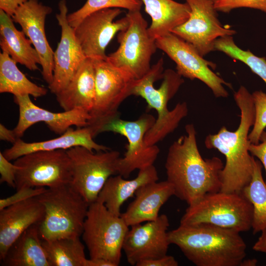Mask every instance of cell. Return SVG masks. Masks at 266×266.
<instances>
[{"label":"cell","mask_w":266,"mask_h":266,"mask_svg":"<svg viewBox=\"0 0 266 266\" xmlns=\"http://www.w3.org/2000/svg\"><path fill=\"white\" fill-rule=\"evenodd\" d=\"M185 131L186 134L169 146L165 166L174 196L190 205L207 194L220 191L221 172L224 166L218 157H202L193 124L186 125Z\"/></svg>","instance_id":"1"},{"label":"cell","mask_w":266,"mask_h":266,"mask_svg":"<svg viewBox=\"0 0 266 266\" xmlns=\"http://www.w3.org/2000/svg\"><path fill=\"white\" fill-rule=\"evenodd\" d=\"M234 99L240 111V121L234 132L222 127L217 133L208 135L205 147L215 149L223 154L226 163L221 172L220 191L241 193L249 184L253 171L254 156L248 150L250 143L249 132L255 119V109L252 94L241 86L234 94Z\"/></svg>","instance_id":"2"},{"label":"cell","mask_w":266,"mask_h":266,"mask_svg":"<svg viewBox=\"0 0 266 266\" xmlns=\"http://www.w3.org/2000/svg\"><path fill=\"white\" fill-rule=\"evenodd\" d=\"M239 233L206 224H180L168 232V238L196 266H238L246 249Z\"/></svg>","instance_id":"3"},{"label":"cell","mask_w":266,"mask_h":266,"mask_svg":"<svg viewBox=\"0 0 266 266\" xmlns=\"http://www.w3.org/2000/svg\"><path fill=\"white\" fill-rule=\"evenodd\" d=\"M184 82L182 77L174 70H164L163 58L151 66L144 76L135 80L132 95L143 98L147 103V109H155L158 113L155 123L144 136L146 146L155 145L163 140L187 115L186 102L178 103L171 110L167 108L168 101Z\"/></svg>","instance_id":"4"},{"label":"cell","mask_w":266,"mask_h":266,"mask_svg":"<svg viewBox=\"0 0 266 266\" xmlns=\"http://www.w3.org/2000/svg\"><path fill=\"white\" fill-rule=\"evenodd\" d=\"M36 197L45 209L38 224L41 239L82 235L89 204L70 184L47 188Z\"/></svg>","instance_id":"5"},{"label":"cell","mask_w":266,"mask_h":266,"mask_svg":"<svg viewBox=\"0 0 266 266\" xmlns=\"http://www.w3.org/2000/svg\"><path fill=\"white\" fill-rule=\"evenodd\" d=\"M253 206L241 193L219 191L189 205L180 224H206L238 232L251 229Z\"/></svg>","instance_id":"6"},{"label":"cell","mask_w":266,"mask_h":266,"mask_svg":"<svg viewBox=\"0 0 266 266\" xmlns=\"http://www.w3.org/2000/svg\"><path fill=\"white\" fill-rule=\"evenodd\" d=\"M93 59L95 69L96 95L87 127L95 137L100 133L103 125L120 116L119 107L127 97L132 95L136 79L107 60Z\"/></svg>","instance_id":"7"},{"label":"cell","mask_w":266,"mask_h":266,"mask_svg":"<svg viewBox=\"0 0 266 266\" xmlns=\"http://www.w3.org/2000/svg\"><path fill=\"white\" fill-rule=\"evenodd\" d=\"M129 227L102 203L96 200L90 204L82 234L90 258L103 259L118 266Z\"/></svg>","instance_id":"8"},{"label":"cell","mask_w":266,"mask_h":266,"mask_svg":"<svg viewBox=\"0 0 266 266\" xmlns=\"http://www.w3.org/2000/svg\"><path fill=\"white\" fill-rule=\"evenodd\" d=\"M129 24L117 34L118 49L107 55V60L138 79L150 69V61L158 48L150 36L148 24L140 10L128 11Z\"/></svg>","instance_id":"9"},{"label":"cell","mask_w":266,"mask_h":266,"mask_svg":"<svg viewBox=\"0 0 266 266\" xmlns=\"http://www.w3.org/2000/svg\"><path fill=\"white\" fill-rule=\"evenodd\" d=\"M66 151L71 166L70 185L90 204L97 200L107 179L117 174L120 152L109 150L95 153L82 146Z\"/></svg>","instance_id":"10"},{"label":"cell","mask_w":266,"mask_h":266,"mask_svg":"<svg viewBox=\"0 0 266 266\" xmlns=\"http://www.w3.org/2000/svg\"><path fill=\"white\" fill-rule=\"evenodd\" d=\"M14 163L19 167L16 190L26 187L53 188L71 183V163L66 150L32 152Z\"/></svg>","instance_id":"11"},{"label":"cell","mask_w":266,"mask_h":266,"mask_svg":"<svg viewBox=\"0 0 266 266\" xmlns=\"http://www.w3.org/2000/svg\"><path fill=\"white\" fill-rule=\"evenodd\" d=\"M156 121L151 114L144 113L134 121L124 120L118 116L101 128L100 133L110 132L126 137L128 141L127 151L117 162V174L127 178L135 169L153 166L160 152L156 145L147 146L144 142L146 133Z\"/></svg>","instance_id":"12"},{"label":"cell","mask_w":266,"mask_h":266,"mask_svg":"<svg viewBox=\"0 0 266 266\" xmlns=\"http://www.w3.org/2000/svg\"><path fill=\"white\" fill-rule=\"evenodd\" d=\"M156 43L174 62L176 72L182 77L200 80L216 98L228 96L224 85L232 88V85L214 73L210 67L214 69L216 65L204 59L190 43L171 33L156 39Z\"/></svg>","instance_id":"13"},{"label":"cell","mask_w":266,"mask_h":266,"mask_svg":"<svg viewBox=\"0 0 266 266\" xmlns=\"http://www.w3.org/2000/svg\"><path fill=\"white\" fill-rule=\"evenodd\" d=\"M184 0L191 8L190 17L171 33L192 45L202 57L215 50L218 38L236 33L221 23L213 0Z\"/></svg>","instance_id":"14"},{"label":"cell","mask_w":266,"mask_h":266,"mask_svg":"<svg viewBox=\"0 0 266 266\" xmlns=\"http://www.w3.org/2000/svg\"><path fill=\"white\" fill-rule=\"evenodd\" d=\"M122 12L119 8L100 10L86 16L73 28L76 39L86 58L107 60L106 47L115 35L129 24L126 15L114 21Z\"/></svg>","instance_id":"15"},{"label":"cell","mask_w":266,"mask_h":266,"mask_svg":"<svg viewBox=\"0 0 266 266\" xmlns=\"http://www.w3.org/2000/svg\"><path fill=\"white\" fill-rule=\"evenodd\" d=\"M169 226L168 217L162 214L155 220L131 226L123 246L128 262L136 266L142 261L167 255L170 244L168 238Z\"/></svg>","instance_id":"16"},{"label":"cell","mask_w":266,"mask_h":266,"mask_svg":"<svg viewBox=\"0 0 266 266\" xmlns=\"http://www.w3.org/2000/svg\"><path fill=\"white\" fill-rule=\"evenodd\" d=\"M56 19L61 29V36L54 52L52 81L48 85L50 92L56 95L64 89L87 58L75 36L74 29L68 24L66 0L59 2Z\"/></svg>","instance_id":"17"},{"label":"cell","mask_w":266,"mask_h":266,"mask_svg":"<svg viewBox=\"0 0 266 266\" xmlns=\"http://www.w3.org/2000/svg\"><path fill=\"white\" fill-rule=\"evenodd\" d=\"M52 8L38 0H28L20 5L12 16L29 37L37 52L44 80L49 85L52 81L54 69V51L49 44L45 32L47 16Z\"/></svg>","instance_id":"18"},{"label":"cell","mask_w":266,"mask_h":266,"mask_svg":"<svg viewBox=\"0 0 266 266\" xmlns=\"http://www.w3.org/2000/svg\"><path fill=\"white\" fill-rule=\"evenodd\" d=\"M14 102L18 106L19 116L17 124L13 130L18 138L37 123H44L52 132L61 135L73 126L87 127L90 118L89 113L82 109L62 112L48 111L35 104L29 95L14 96Z\"/></svg>","instance_id":"19"},{"label":"cell","mask_w":266,"mask_h":266,"mask_svg":"<svg viewBox=\"0 0 266 266\" xmlns=\"http://www.w3.org/2000/svg\"><path fill=\"white\" fill-rule=\"evenodd\" d=\"M44 215V207L36 197L0 210V261L19 236L32 226L41 223Z\"/></svg>","instance_id":"20"},{"label":"cell","mask_w":266,"mask_h":266,"mask_svg":"<svg viewBox=\"0 0 266 266\" xmlns=\"http://www.w3.org/2000/svg\"><path fill=\"white\" fill-rule=\"evenodd\" d=\"M91 130L87 127H71L56 138L33 142H27L18 138L12 146L2 153L8 160L15 161L27 154L39 151L67 150L76 146H82L97 152L111 150L109 147L98 144L94 140Z\"/></svg>","instance_id":"21"},{"label":"cell","mask_w":266,"mask_h":266,"mask_svg":"<svg viewBox=\"0 0 266 266\" xmlns=\"http://www.w3.org/2000/svg\"><path fill=\"white\" fill-rule=\"evenodd\" d=\"M174 195V189L167 180L146 184L136 191L133 200L120 216L129 227L155 220L162 206Z\"/></svg>","instance_id":"22"},{"label":"cell","mask_w":266,"mask_h":266,"mask_svg":"<svg viewBox=\"0 0 266 266\" xmlns=\"http://www.w3.org/2000/svg\"><path fill=\"white\" fill-rule=\"evenodd\" d=\"M95 95L94 61L87 58L66 86L56 97L64 111L79 109L90 113L94 106Z\"/></svg>","instance_id":"23"},{"label":"cell","mask_w":266,"mask_h":266,"mask_svg":"<svg viewBox=\"0 0 266 266\" xmlns=\"http://www.w3.org/2000/svg\"><path fill=\"white\" fill-rule=\"evenodd\" d=\"M158 174L154 165L139 170L137 176L132 180H126L118 174L110 176L98 196L97 201L102 203L113 214L121 215V207L124 202L133 197L142 186L158 181Z\"/></svg>","instance_id":"24"},{"label":"cell","mask_w":266,"mask_h":266,"mask_svg":"<svg viewBox=\"0 0 266 266\" xmlns=\"http://www.w3.org/2000/svg\"><path fill=\"white\" fill-rule=\"evenodd\" d=\"M12 17L0 9V46L17 63L28 69L38 70L39 55L23 31L15 27Z\"/></svg>","instance_id":"25"},{"label":"cell","mask_w":266,"mask_h":266,"mask_svg":"<svg viewBox=\"0 0 266 266\" xmlns=\"http://www.w3.org/2000/svg\"><path fill=\"white\" fill-rule=\"evenodd\" d=\"M151 24L148 28L149 35L156 39L166 35L189 19L191 8L186 2L173 0H141Z\"/></svg>","instance_id":"26"},{"label":"cell","mask_w":266,"mask_h":266,"mask_svg":"<svg viewBox=\"0 0 266 266\" xmlns=\"http://www.w3.org/2000/svg\"><path fill=\"white\" fill-rule=\"evenodd\" d=\"M38 224L27 229L0 261L3 266H50L42 245Z\"/></svg>","instance_id":"27"},{"label":"cell","mask_w":266,"mask_h":266,"mask_svg":"<svg viewBox=\"0 0 266 266\" xmlns=\"http://www.w3.org/2000/svg\"><path fill=\"white\" fill-rule=\"evenodd\" d=\"M6 53H0V93H10L14 96L29 95L34 98L43 97L47 89L32 82L17 67Z\"/></svg>","instance_id":"28"},{"label":"cell","mask_w":266,"mask_h":266,"mask_svg":"<svg viewBox=\"0 0 266 266\" xmlns=\"http://www.w3.org/2000/svg\"><path fill=\"white\" fill-rule=\"evenodd\" d=\"M50 266H86L88 259L80 237L41 240Z\"/></svg>","instance_id":"29"},{"label":"cell","mask_w":266,"mask_h":266,"mask_svg":"<svg viewBox=\"0 0 266 266\" xmlns=\"http://www.w3.org/2000/svg\"><path fill=\"white\" fill-rule=\"evenodd\" d=\"M262 168L261 162L254 158L252 178L241 192L253 206L251 229L254 233L266 228V184L263 177Z\"/></svg>","instance_id":"30"},{"label":"cell","mask_w":266,"mask_h":266,"mask_svg":"<svg viewBox=\"0 0 266 266\" xmlns=\"http://www.w3.org/2000/svg\"><path fill=\"white\" fill-rule=\"evenodd\" d=\"M214 47L215 50L222 52L231 58L244 63L266 84V59L265 57H258L249 50H242L235 43L232 35L218 38L215 41Z\"/></svg>","instance_id":"31"},{"label":"cell","mask_w":266,"mask_h":266,"mask_svg":"<svg viewBox=\"0 0 266 266\" xmlns=\"http://www.w3.org/2000/svg\"><path fill=\"white\" fill-rule=\"evenodd\" d=\"M142 4L141 0H87L80 8L67 14V19L69 25L74 28L86 16L97 11L110 8L140 10Z\"/></svg>","instance_id":"32"},{"label":"cell","mask_w":266,"mask_h":266,"mask_svg":"<svg viewBox=\"0 0 266 266\" xmlns=\"http://www.w3.org/2000/svg\"><path fill=\"white\" fill-rule=\"evenodd\" d=\"M252 95L255 109V119L248 139L251 143L257 144L259 143L261 134L266 127V94L262 91H256Z\"/></svg>","instance_id":"33"},{"label":"cell","mask_w":266,"mask_h":266,"mask_svg":"<svg viewBox=\"0 0 266 266\" xmlns=\"http://www.w3.org/2000/svg\"><path fill=\"white\" fill-rule=\"evenodd\" d=\"M217 11L229 13L239 8H250L266 13V0H213Z\"/></svg>","instance_id":"34"},{"label":"cell","mask_w":266,"mask_h":266,"mask_svg":"<svg viewBox=\"0 0 266 266\" xmlns=\"http://www.w3.org/2000/svg\"><path fill=\"white\" fill-rule=\"evenodd\" d=\"M44 187H26L17 190L13 195L0 200V210L12 204L35 197L46 190Z\"/></svg>","instance_id":"35"},{"label":"cell","mask_w":266,"mask_h":266,"mask_svg":"<svg viewBox=\"0 0 266 266\" xmlns=\"http://www.w3.org/2000/svg\"><path fill=\"white\" fill-rule=\"evenodd\" d=\"M18 166L11 163L0 152V182L6 183L9 187L16 188V178Z\"/></svg>","instance_id":"36"},{"label":"cell","mask_w":266,"mask_h":266,"mask_svg":"<svg viewBox=\"0 0 266 266\" xmlns=\"http://www.w3.org/2000/svg\"><path fill=\"white\" fill-rule=\"evenodd\" d=\"M260 141L261 142L255 144L250 143L248 150L252 156L257 157L264 166L266 176V132L264 131L261 134ZM266 184V178L265 181Z\"/></svg>","instance_id":"37"},{"label":"cell","mask_w":266,"mask_h":266,"mask_svg":"<svg viewBox=\"0 0 266 266\" xmlns=\"http://www.w3.org/2000/svg\"><path fill=\"white\" fill-rule=\"evenodd\" d=\"M178 263L172 256L165 255L155 259L142 261L136 266H177Z\"/></svg>","instance_id":"38"},{"label":"cell","mask_w":266,"mask_h":266,"mask_svg":"<svg viewBox=\"0 0 266 266\" xmlns=\"http://www.w3.org/2000/svg\"><path fill=\"white\" fill-rule=\"evenodd\" d=\"M28 0H0V9L12 16L16 10Z\"/></svg>","instance_id":"39"},{"label":"cell","mask_w":266,"mask_h":266,"mask_svg":"<svg viewBox=\"0 0 266 266\" xmlns=\"http://www.w3.org/2000/svg\"><path fill=\"white\" fill-rule=\"evenodd\" d=\"M0 139L1 140L10 142L13 144L16 142L18 138L16 136L13 130H10L0 124Z\"/></svg>","instance_id":"40"},{"label":"cell","mask_w":266,"mask_h":266,"mask_svg":"<svg viewBox=\"0 0 266 266\" xmlns=\"http://www.w3.org/2000/svg\"><path fill=\"white\" fill-rule=\"evenodd\" d=\"M261 235L253 246L256 251L266 253V228L261 231Z\"/></svg>","instance_id":"41"},{"label":"cell","mask_w":266,"mask_h":266,"mask_svg":"<svg viewBox=\"0 0 266 266\" xmlns=\"http://www.w3.org/2000/svg\"><path fill=\"white\" fill-rule=\"evenodd\" d=\"M86 266H115L110 261L103 259H87Z\"/></svg>","instance_id":"42"},{"label":"cell","mask_w":266,"mask_h":266,"mask_svg":"<svg viewBox=\"0 0 266 266\" xmlns=\"http://www.w3.org/2000/svg\"><path fill=\"white\" fill-rule=\"evenodd\" d=\"M257 260L256 259H244L240 264V266H256Z\"/></svg>","instance_id":"43"}]
</instances>
